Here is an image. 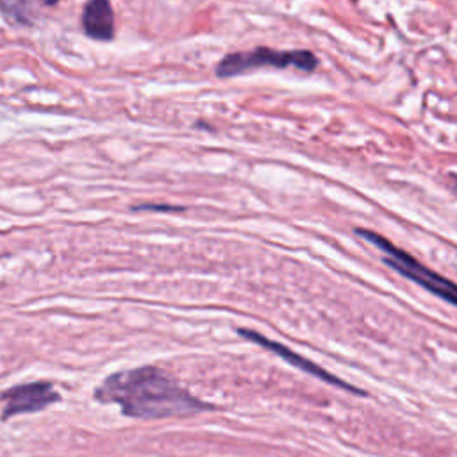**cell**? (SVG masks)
<instances>
[{
	"instance_id": "obj_1",
	"label": "cell",
	"mask_w": 457,
	"mask_h": 457,
	"mask_svg": "<svg viewBox=\"0 0 457 457\" xmlns=\"http://www.w3.org/2000/svg\"><path fill=\"white\" fill-rule=\"evenodd\" d=\"M95 398L102 404H116L123 415L140 420L186 416L211 408L156 366L109 375L95 389Z\"/></svg>"
},
{
	"instance_id": "obj_2",
	"label": "cell",
	"mask_w": 457,
	"mask_h": 457,
	"mask_svg": "<svg viewBox=\"0 0 457 457\" xmlns=\"http://www.w3.org/2000/svg\"><path fill=\"white\" fill-rule=\"evenodd\" d=\"M355 234H359L362 240H366L368 243L377 247L379 250L384 252V264H388L391 270L398 272V274L404 275L406 279L422 286L423 290L431 291L432 295L443 298L445 302H449V304L457 307V284H453L452 281L445 279L443 275L436 274L431 268H427L425 264L416 261L411 254L404 252L402 248L395 247L391 241H388L384 236L374 233V231H368V228H355Z\"/></svg>"
},
{
	"instance_id": "obj_3",
	"label": "cell",
	"mask_w": 457,
	"mask_h": 457,
	"mask_svg": "<svg viewBox=\"0 0 457 457\" xmlns=\"http://www.w3.org/2000/svg\"><path fill=\"white\" fill-rule=\"evenodd\" d=\"M263 66L274 68H297L300 72H312L318 68V57L309 50H274L255 49L248 52L228 54L218 63L217 75L220 79L240 75Z\"/></svg>"
},
{
	"instance_id": "obj_4",
	"label": "cell",
	"mask_w": 457,
	"mask_h": 457,
	"mask_svg": "<svg viewBox=\"0 0 457 457\" xmlns=\"http://www.w3.org/2000/svg\"><path fill=\"white\" fill-rule=\"evenodd\" d=\"M61 400L52 382L38 381L29 384L11 386L0 393V418L9 420L25 413H38Z\"/></svg>"
},
{
	"instance_id": "obj_5",
	"label": "cell",
	"mask_w": 457,
	"mask_h": 457,
	"mask_svg": "<svg viewBox=\"0 0 457 457\" xmlns=\"http://www.w3.org/2000/svg\"><path fill=\"white\" fill-rule=\"evenodd\" d=\"M240 334L243 336V338L250 339V341L257 343V345H261V347L268 348V351L274 352V354H277L279 358H281V359H284L286 362H290L291 366H295V368L302 370V372H305V374L312 375V377H317V379H320V381L329 382V384L338 386V388L348 389V391H354V393H359V395H362L361 389L354 388V386L347 384V382L341 381V379L334 377V375L329 374L327 370L320 368V366H318V365H315V362H312V361H309L307 358H302V355H300V354H297V352L290 351V348L286 347V345H282V343L272 341V339H268L267 336L260 334V332L245 331V329H241Z\"/></svg>"
},
{
	"instance_id": "obj_6",
	"label": "cell",
	"mask_w": 457,
	"mask_h": 457,
	"mask_svg": "<svg viewBox=\"0 0 457 457\" xmlns=\"http://www.w3.org/2000/svg\"><path fill=\"white\" fill-rule=\"evenodd\" d=\"M83 27L90 38L109 42L114 36V13L109 0H88L83 9Z\"/></svg>"
},
{
	"instance_id": "obj_7",
	"label": "cell",
	"mask_w": 457,
	"mask_h": 457,
	"mask_svg": "<svg viewBox=\"0 0 457 457\" xmlns=\"http://www.w3.org/2000/svg\"><path fill=\"white\" fill-rule=\"evenodd\" d=\"M0 4L8 15H11L18 22H27L31 18L32 0H0Z\"/></svg>"
},
{
	"instance_id": "obj_8",
	"label": "cell",
	"mask_w": 457,
	"mask_h": 457,
	"mask_svg": "<svg viewBox=\"0 0 457 457\" xmlns=\"http://www.w3.org/2000/svg\"><path fill=\"white\" fill-rule=\"evenodd\" d=\"M136 209H147V211H164V213H176V211H184L181 206H154V204H147V206H140Z\"/></svg>"
},
{
	"instance_id": "obj_9",
	"label": "cell",
	"mask_w": 457,
	"mask_h": 457,
	"mask_svg": "<svg viewBox=\"0 0 457 457\" xmlns=\"http://www.w3.org/2000/svg\"><path fill=\"white\" fill-rule=\"evenodd\" d=\"M57 2H59V0H45L47 6H54V4H57Z\"/></svg>"
}]
</instances>
